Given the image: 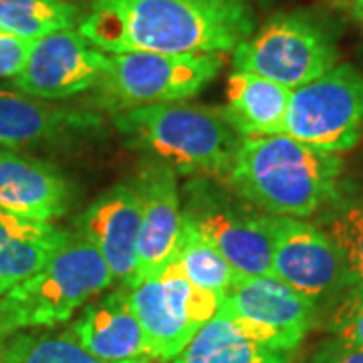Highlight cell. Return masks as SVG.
<instances>
[{"label":"cell","mask_w":363,"mask_h":363,"mask_svg":"<svg viewBox=\"0 0 363 363\" xmlns=\"http://www.w3.org/2000/svg\"><path fill=\"white\" fill-rule=\"evenodd\" d=\"M325 210L319 226L339 248L350 285L351 281L363 279V196L350 200L335 198Z\"/></svg>","instance_id":"obj_24"},{"label":"cell","mask_w":363,"mask_h":363,"mask_svg":"<svg viewBox=\"0 0 363 363\" xmlns=\"http://www.w3.org/2000/svg\"><path fill=\"white\" fill-rule=\"evenodd\" d=\"M107 65V52L93 47L77 28H65L33 43L25 69L13 85L35 99L61 101L97 89Z\"/></svg>","instance_id":"obj_12"},{"label":"cell","mask_w":363,"mask_h":363,"mask_svg":"<svg viewBox=\"0 0 363 363\" xmlns=\"http://www.w3.org/2000/svg\"><path fill=\"white\" fill-rule=\"evenodd\" d=\"M69 333L83 350L101 362H154L142 323L131 311L125 289L87 303L73 319Z\"/></svg>","instance_id":"obj_15"},{"label":"cell","mask_w":363,"mask_h":363,"mask_svg":"<svg viewBox=\"0 0 363 363\" xmlns=\"http://www.w3.org/2000/svg\"><path fill=\"white\" fill-rule=\"evenodd\" d=\"M142 198V226L138 240V264L130 286L156 277L168 267L182 233V190L176 172L162 164H150L135 182Z\"/></svg>","instance_id":"obj_13"},{"label":"cell","mask_w":363,"mask_h":363,"mask_svg":"<svg viewBox=\"0 0 363 363\" xmlns=\"http://www.w3.org/2000/svg\"><path fill=\"white\" fill-rule=\"evenodd\" d=\"M0 363H107L93 357L67 331H16L0 341ZM130 363H154L150 359Z\"/></svg>","instance_id":"obj_23"},{"label":"cell","mask_w":363,"mask_h":363,"mask_svg":"<svg viewBox=\"0 0 363 363\" xmlns=\"http://www.w3.org/2000/svg\"><path fill=\"white\" fill-rule=\"evenodd\" d=\"M335 40L311 14L272 16L233 51L236 71H248L295 91L337 67Z\"/></svg>","instance_id":"obj_7"},{"label":"cell","mask_w":363,"mask_h":363,"mask_svg":"<svg viewBox=\"0 0 363 363\" xmlns=\"http://www.w3.org/2000/svg\"><path fill=\"white\" fill-rule=\"evenodd\" d=\"M71 238L52 222H33L0 210V297L40 271Z\"/></svg>","instance_id":"obj_18"},{"label":"cell","mask_w":363,"mask_h":363,"mask_svg":"<svg viewBox=\"0 0 363 363\" xmlns=\"http://www.w3.org/2000/svg\"><path fill=\"white\" fill-rule=\"evenodd\" d=\"M182 216L233 267L238 279L271 274L272 234L262 214L212 178H192L182 190Z\"/></svg>","instance_id":"obj_5"},{"label":"cell","mask_w":363,"mask_h":363,"mask_svg":"<svg viewBox=\"0 0 363 363\" xmlns=\"http://www.w3.org/2000/svg\"><path fill=\"white\" fill-rule=\"evenodd\" d=\"M75 25L79 9L69 0H0V33L39 40Z\"/></svg>","instance_id":"obj_22"},{"label":"cell","mask_w":363,"mask_h":363,"mask_svg":"<svg viewBox=\"0 0 363 363\" xmlns=\"http://www.w3.org/2000/svg\"><path fill=\"white\" fill-rule=\"evenodd\" d=\"M117 133L152 164L192 178H222L240 145L220 109L157 104L113 113Z\"/></svg>","instance_id":"obj_3"},{"label":"cell","mask_w":363,"mask_h":363,"mask_svg":"<svg viewBox=\"0 0 363 363\" xmlns=\"http://www.w3.org/2000/svg\"><path fill=\"white\" fill-rule=\"evenodd\" d=\"M71 188L61 172L37 157L0 147V210L52 222L69 210Z\"/></svg>","instance_id":"obj_16"},{"label":"cell","mask_w":363,"mask_h":363,"mask_svg":"<svg viewBox=\"0 0 363 363\" xmlns=\"http://www.w3.org/2000/svg\"><path fill=\"white\" fill-rule=\"evenodd\" d=\"M142 198L135 186L117 184L93 200L77 222V234L97 248L113 281L130 286L138 264Z\"/></svg>","instance_id":"obj_14"},{"label":"cell","mask_w":363,"mask_h":363,"mask_svg":"<svg viewBox=\"0 0 363 363\" xmlns=\"http://www.w3.org/2000/svg\"><path fill=\"white\" fill-rule=\"evenodd\" d=\"M321 321L331 337L363 347V297L351 289H341L327 301Z\"/></svg>","instance_id":"obj_25"},{"label":"cell","mask_w":363,"mask_h":363,"mask_svg":"<svg viewBox=\"0 0 363 363\" xmlns=\"http://www.w3.org/2000/svg\"><path fill=\"white\" fill-rule=\"evenodd\" d=\"M343 289H351L353 293H357L359 297H363V279H357V281H351L350 285L343 286Z\"/></svg>","instance_id":"obj_29"},{"label":"cell","mask_w":363,"mask_h":363,"mask_svg":"<svg viewBox=\"0 0 363 363\" xmlns=\"http://www.w3.org/2000/svg\"><path fill=\"white\" fill-rule=\"evenodd\" d=\"M335 2H339V4H343V2H350V0H335Z\"/></svg>","instance_id":"obj_31"},{"label":"cell","mask_w":363,"mask_h":363,"mask_svg":"<svg viewBox=\"0 0 363 363\" xmlns=\"http://www.w3.org/2000/svg\"><path fill=\"white\" fill-rule=\"evenodd\" d=\"M293 91L248 71L228 75L222 116L240 138H264L285 131Z\"/></svg>","instance_id":"obj_17"},{"label":"cell","mask_w":363,"mask_h":363,"mask_svg":"<svg viewBox=\"0 0 363 363\" xmlns=\"http://www.w3.org/2000/svg\"><path fill=\"white\" fill-rule=\"evenodd\" d=\"M77 30L107 55H222L255 33V14L248 0H91Z\"/></svg>","instance_id":"obj_1"},{"label":"cell","mask_w":363,"mask_h":363,"mask_svg":"<svg viewBox=\"0 0 363 363\" xmlns=\"http://www.w3.org/2000/svg\"><path fill=\"white\" fill-rule=\"evenodd\" d=\"M172 260L192 285L222 297L238 281V274L228 264V260L186 220L182 222L178 247Z\"/></svg>","instance_id":"obj_21"},{"label":"cell","mask_w":363,"mask_h":363,"mask_svg":"<svg viewBox=\"0 0 363 363\" xmlns=\"http://www.w3.org/2000/svg\"><path fill=\"white\" fill-rule=\"evenodd\" d=\"M283 133L327 154L353 150L363 138L362 73L337 65L293 91Z\"/></svg>","instance_id":"obj_9"},{"label":"cell","mask_w":363,"mask_h":363,"mask_svg":"<svg viewBox=\"0 0 363 363\" xmlns=\"http://www.w3.org/2000/svg\"><path fill=\"white\" fill-rule=\"evenodd\" d=\"M351 4V14L357 23L363 25V0H350Z\"/></svg>","instance_id":"obj_28"},{"label":"cell","mask_w":363,"mask_h":363,"mask_svg":"<svg viewBox=\"0 0 363 363\" xmlns=\"http://www.w3.org/2000/svg\"><path fill=\"white\" fill-rule=\"evenodd\" d=\"M311 363H363V347L343 339L329 337L317 345Z\"/></svg>","instance_id":"obj_27"},{"label":"cell","mask_w":363,"mask_h":363,"mask_svg":"<svg viewBox=\"0 0 363 363\" xmlns=\"http://www.w3.org/2000/svg\"><path fill=\"white\" fill-rule=\"evenodd\" d=\"M271 274L313 298L319 307L347 285V271L335 242L319 224L271 216Z\"/></svg>","instance_id":"obj_11"},{"label":"cell","mask_w":363,"mask_h":363,"mask_svg":"<svg viewBox=\"0 0 363 363\" xmlns=\"http://www.w3.org/2000/svg\"><path fill=\"white\" fill-rule=\"evenodd\" d=\"M319 305L272 274L245 277L222 297V317L271 350L293 353L319 317Z\"/></svg>","instance_id":"obj_10"},{"label":"cell","mask_w":363,"mask_h":363,"mask_svg":"<svg viewBox=\"0 0 363 363\" xmlns=\"http://www.w3.org/2000/svg\"><path fill=\"white\" fill-rule=\"evenodd\" d=\"M166 363H293V353L262 345L216 313L186 350Z\"/></svg>","instance_id":"obj_20"},{"label":"cell","mask_w":363,"mask_h":363,"mask_svg":"<svg viewBox=\"0 0 363 363\" xmlns=\"http://www.w3.org/2000/svg\"><path fill=\"white\" fill-rule=\"evenodd\" d=\"M35 40L0 33V79H14L26 65Z\"/></svg>","instance_id":"obj_26"},{"label":"cell","mask_w":363,"mask_h":363,"mask_svg":"<svg viewBox=\"0 0 363 363\" xmlns=\"http://www.w3.org/2000/svg\"><path fill=\"white\" fill-rule=\"evenodd\" d=\"M91 116L73 113L21 91L0 89V147L16 150L89 128Z\"/></svg>","instance_id":"obj_19"},{"label":"cell","mask_w":363,"mask_h":363,"mask_svg":"<svg viewBox=\"0 0 363 363\" xmlns=\"http://www.w3.org/2000/svg\"><path fill=\"white\" fill-rule=\"evenodd\" d=\"M113 283L97 248L83 236L71 234L40 271L0 297L2 337L67 323Z\"/></svg>","instance_id":"obj_4"},{"label":"cell","mask_w":363,"mask_h":363,"mask_svg":"<svg viewBox=\"0 0 363 363\" xmlns=\"http://www.w3.org/2000/svg\"><path fill=\"white\" fill-rule=\"evenodd\" d=\"M222 55H109V65L97 87L99 104L113 113L157 104H184L210 85L222 71Z\"/></svg>","instance_id":"obj_6"},{"label":"cell","mask_w":363,"mask_h":363,"mask_svg":"<svg viewBox=\"0 0 363 363\" xmlns=\"http://www.w3.org/2000/svg\"><path fill=\"white\" fill-rule=\"evenodd\" d=\"M131 311L142 323L154 363L172 362L216 317L222 295L194 286L169 260L164 271L125 289Z\"/></svg>","instance_id":"obj_8"},{"label":"cell","mask_w":363,"mask_h":363,"mask_svg":"<svg viewBox=\"0 0 363 363\" xmlns=\"http://www.w3.org/2000/svg\"><path fill=\"white\" fill-rule=\"evenodd\" d=\"M343 160L286 133L242 138L224 186L248 206L271 216L309 218L337 198Z\"/></svg>","instance_id":"obj_2"},{"label":"cell","mask_w":363,"mask_h":363,"mask_svg":"<svg viewBox=\"0 0 363 363\" xmlns=\"http://www.w3.org/2000/svg\"><path fill=\"white\" fill-rule=\"evenodd\" d=\"M0 341H4V337H2V313H0Z\"/></svg>","instance_id":"obj_30"}]
</instances>
